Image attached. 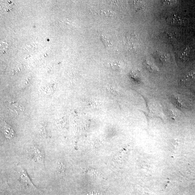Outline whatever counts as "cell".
<instances>
[{
    "mask_svg": "<svg viewBox=\"0 0 195 195\" xmlns=\"http://www.w3.org/2000/svg\"><path fill=\"white\" fill-rule=\"evenodd\" d=\"M126 39V44L128 49L135 50L138 48L139 45L138 39L135 34H127Z\"/></svg>",
    "mask_w": 195,
    "mask_h": 195,
    "instance_id": "1",
    "label": "cell"
},
{
    "mask_svg": "<svg viewBox=\"0 0 195 195\" xmlns=\"http://www.w3.org/2000/svg\"><path fill=\"white\" fill-rule=\"evenodd\" d=\"M19 181L20 183L27 187H34L33 184L29 178L28 175L26 174V171L25 170L23 169L20 172L19 177Z\"/></svg>",
    "mask_w": 195,
    "mask_h": 195,
    "instance_id": "2",
    "label": "cell"
},
{
    "mask_svg": "<svg viewBox=\"0 0 195 195\" xmlns=\"http://www.w3.org/2000/svg\"><path fill=\"white\" fill-rule=\"evenodd\" d=\"M4 135L7 139H11L14 138V132L11 126L5 122H4L2 128Z\"/></svg>",
    "mask_w": 195,
    "mask_h": 195,
    "instance_id": "3",
    "label": "cell"
},
{
    "mask_svg": "<svg viewBox=\"0 0 195 195\" xmlns=\"http://www.w3.org/2000/svg\"><path fill=\"white\" fill-rule=\"evenodd\" d=\"M167 21L169 24L175 26H179L184 23L183 18L177 14L169 16L167 18Z\"/></svg>",
    "mask_w": 195,
    "mask_h": 195,
    "instance_id": "4",
    "label": "cell"
},
{
    "mask_svg": "<svg viewBox=\"0 0 195 195\" xmlns=\"http://www.w3.org/2000/svg\"><path fill=\"white\" fill-rule=\"evenodd\" d=\"M5 104L11 111L14 112L17 115L23 111L22 107L17 103L7 102L5 103Z\"/></svg>",
    "mask_w": 195,
    "mask_h": 195,
    "instance_id": "5",
    "label": "cell"
},
{
    "mask_svg": "<svg viewBox=\"0 0 195 195\" xmlns=\"http://www.w3.org/2000/svg\"><path fill=\"white\" fill-rule=\"evenodd\" d=\"M93 13L98 14V15H104L108 17H115L117 16L116 14L113 11L108 10H93Z\"/></svg>",
    "mask_w": 195,
    "mask_h": 195,
    "instance_id": "6",
    "label": "cell"
},
{
    "mask_svg": "<svg viewBox=\"0 0 195 195\" xmlns=\"http://www.w3.org/2000/svg\"><path fill=\"white\" fill-rule=\"evenodd\" d=\"M30 153L34 160L38 162L42 161L43 159L42 155L39 150L32 147L31 149Z\"/></svg>",
    "mask_w": 195,
    "mask_h": 195,
    "instance_id": "7",
    "label": "cell"
},
{
    "mask_svg": "<svg viewBox=\"0 0 195 195\" xmlns=\"http://www.w3.org/2000/svg\"><path fill=\"white\" fill-rule=\"evenodd\" d=\"M104 65L106 68L111 69L114 70H118L121 68V64L119 62L106 63Z\"/></svg>",
    "mask_w": 195,
    "mask_h": 195,
    "instance_id": "8",
    "label": "cell"
},
{
    "mask_svg": "<svg viewBox=\"0 0 195 195\" xmlns=\"http://www.w3.org/2000/svg\"><path fill=\"white\" fill-rule=\"evenodd\" d=\"M65 170V167L64 164L61 162H59L57 164V171L58 174L60 176H62Z\"/></svg>",
    "mask_w": 195,
    "mask_h": 195,
    "instance_id": "9",
    "label": "cell"
},
{
    "mask_svg": "<svg viewBox=\"0 0 195 195\" xmlns=\"http://www.w3.org/2000/svg\"><path fill=\"white\" fill-rule=\"evenodd\" d=\"M100 35L101 39L102 40L106 47H108H108L112 46V43L109 39L106 37V36H104L101 33H100Z\"/></svg>",
    "mask_w": 195,
    "mask_h": 195,
    "instance_id": "10",
    "label": "cell"
},
{
    "mask_svg": "<svg viewBox=\"0 0 195 195\" xmlns=\"http://www.w3.org/2000/svg\"><path fill=\"white\" fill-rule=\"evenodd\" d=\"M189 53V48H186L185 49L182 50L178 52V56H180L181 58H184V57H187L188 54Z\"/></svg>",
    "mask_w": 195,
    "mask_h": 195,
    "instance_id": "11",
    "label": "cell"
},
{
    "mask_svg": "<svg viewBox=\"0 0 195 195\" xmlns=\"http://www.w3.org/2000/svg\"><path fill=\"white\" fill-rule=\"evenodd\" d=\"M144 66L150 71L153 72L155 70V68L152 65L150 64L147 61H144Z\"/></svg>",
    "mask_w": 195,
    "mask_h": 195,
    "instance_id": "12",
    "label": "cell"
},
{
    "mask_svg": "<svg viewBox=\"0 0 195 195\" xmlns=\"http://www.w3.org/2000/svg\"><path fill=\"white\" fill-rule=\"evenodd\" d=\"M162 2L163 5L169 6L175 5L177 3V1H164Z\"/></svg>",
    "mask_w": 195,
    "mask_h": 195,
    "instance_id": "13",
    "label": "cell"
},
{
    "mask_svg": "<svg viewBox=\"0 0 195 195\" xmlns=\"http://www.w3.org/2000/svg\"><path fill=\"white\" fill-rule=\"evenodd\" d=\"M159 57H160V60L162 61H166L169 59V56L165 54H160Z\"/></svg>",
    "mask_w": 195,
    "mask_h": 195,
    "instance_id": "14",
    "label": "cell"
},
{
    "mask_svg": "<svg viewBox=\"0 0 195 195\" xmlns=\"http://www.w3.org/2000/svg\"><path fill=\"white\" fill-rule=\"evenodd\" d=\"M169 114L170 115V117L173 119H175L176 118V114L172 110H170L169 111Z\"/></svg>",
    "mask_w": 195,
    "mask_h": 195,
    "instance_id": "15",
    "label": "cell"
}]
</instances>
